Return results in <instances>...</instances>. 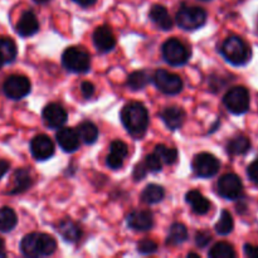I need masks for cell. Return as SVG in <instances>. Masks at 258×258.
Listing matches in <instances>:
<instances>
[{
	"mask_svg": "<svg viewBox=\"0 0 258 258\" xmlns=\"http://www.w3.org/2000/svg\"><path fill=\"white\" fill-rule=\"evenodd\" d=\"M247 174H248L251 181H253L256 185H258V160L253 161L251 165L247 169Z\"/></svg>",
	"mask_w": 258,
	"mask_h": 258,
	"instance_id": "cell-37",
	"label": "cell"
},
{
	"mask_svg": "<svg viewBox=\"0 0 258 258\" xmlns=\"http://www.w3.org/2000/svg\"><path fill=\"white\" fill-rule=\"evenodd\" d=\"M33 185V178L30 175V171L25 168H20L14 171L12 179V185H10L8 194H20L27 191Z\"/></svg>",
	"mask_w": 258,
	"mask_h": 258,
	"instance_id": "cell-19",
	"label": "cell"
},
{
	"mask_svg": "<svg viewBox=\"0 0 258 258\" xmlns=\"http://www.w3.org/2000/svg\"><path fill=\"white\" fill-rule=\"evenodd\" d=\"M191 166H193V171L197 176L207 179L218 174L219 169H221V163L213 154L201 153L196 155Z\"/></svg>",
	"mask_w": 258,
	"mask_h": 258,
	"instance_id": "cell-9",
	"label": "cell"
},
{
	"mask_svg": "<svg viewBox=\"0 0 258 258\" xmlns=\"http://www.w3.org/2000/svg\"><path fill=\"white\" fill-rule=\"evenodd\" d=\"M30 90L32 85L25 76H9L3 83V93L10 100H22L29 95Z\"/></svg>",
	"mask_w": 258,
	"mask_h": 258,
	"instance_id": "cell-8",
	"label": "cell"
},
{
	"mask_svg": "<svg viewBox=\"0 0 258 258\" xmlns=\"http://www.w3.org/2000/svg\"><path fill=\"white\" fill-rule=\"evenodd\" d=\"M160 117L166 125V127H169L170 130H178L181 127L184 120H185V112L180 107L173 106V107L164 108L160 112Z\"/></svg>",
	"mask_w": 258,
	"mask_h": 258,
	"instance_id": "cell-20",
	"label": "cell"
},
{
	"mask_svg": "<svg viewBox=\"0 0 258 258\" xmlns=\"http://www.w3.org/2000/svg\"><path fill=\"white\" fill-rule=\"evenodd\" d=\"M9 169H10L9 161L4 160V159H0V179H2L8 171H9Z\"/></svg>",
	"mask_w": 258,
	"mask_h": 258,
	"instance_id": "cell-41",
	"label": "cell"
},
{
	"mask_svg": "<svg viewBox=\"0 0 258 258\" xmlns=\"http://www.w3.org/2000/svg\"><path fill=\"white\" fill-rule=\"evenodd\" d=\"M127 226L134 231H150L154 226V216L150 211H134L127 217Z\"/></svg>",
	"mask_w": 258,
	"mask_h": 258,
	"instance_id": "cell-18",
	"label": "cell"
},
{
	"mask_svg": "<svg viewBox=\"0 0 258 258\" xmlns=\"http://www.w3.org/2000/svg\"><path fill=\"white\" fill-rule=\"evenodd\" d=\"M208 256L211 258H233L236 256V252L227 242H218L209 249Z\"/></svg>",
	"mask_w": 258,
	"mask_h": 258,
	"instance_id": "cell-32",
	"label": "cell"
},
{
	"mask_svg": "<svg viewBox=\"0 0 258 258\" xmlns=\"http://www.w3.org/2000/svg\"><path fill=\"white\" fill-rule=\"evenodd\" d=\"M149 81V75L145 71H135V72L131 73L127 78V87L133 91H139L143 90L148 86Z\"/></svg>",
	"mask_w": 258,
	"mask_h": 258,
	"instance_id": "cell-30",
	"label": "cell"
},
{
	"mask_svg": "<svg viewBox=\"0 0 258 258\" xmlns=\"http://www.w3.org/2000/svg\"><path fill=\"white\" fill-rule=\"evenodd\" d=\"M57 242L52 236L45 233H29L20 241V251L25 257H47L54 253Z\"/></svg>",
	"mask_w": 258,
	"mask_h": 258,
	"instance_id": "cell-2",
	"label": "cell"
},
{
	"mask_svg": "<svg viewBox=\"0 0 258 258\" xmlns=\"http://www.w3.org/2000/svg\"><path fill=\"white\" fill-rule=\"evenodd\" d=\"M138 251L143 254H151L158 251V244L151 239H143L138 243Z\"/></svg>",
	"mask_w": 258,
	"mask_h": 258,
	"instance_id": "cell-35",
	"label": "cell"
},
{
	"mask_svg": "<svg viewBox=\"0 0 258 258\" xmlns=\"http://www.w3.org/2000/svg\"><path fill=\"white\" fill-rule=\"evenodd\" d=\"M39 30V22L32 10H27L22 14L15 25V32L23 38L32 37Z\"/></svg>",
	"mask_w": 258,
	"mask_h": 258,
	"instance_id": "cell-15",
	"label": "cell"
},
{
	"mask_svg": "<svg viewBox=\"0 0 258 258\" xmlns=\"http://www.w3.org/2000/svg\"><path fill=\"white\" fill-rule=\"evenodd\" d=\"M185 201L191 207L193 212L199 216L207 214L211 209V202L198 190H190L186 193Z\"/></svg>",
	"mask_w": 258,
	"mask_h": 258,
	"instance_id": "cell-22",
	"label": "cell"
},
{
	"mask_svg": "<svg viewBox=\"0 0 258 258\" xmlns=\"http://www.w3.org/2000/svg\"><path fill=\"white\" fill-rule=\"evenodd\" d=\"M55 140L60 149L66 153H75L80 148V136H78L77 130H73L71 127L59 128L55 135Z\"/></svg>",
	"mask_w": 258,
	"mask_h": 258,
	"instance_id": "cell-16",
	"label": "cell"
},
{
	"mask_svg": "<svg viewBox=\"0 0 258 258\" xmlns=\"http://www.w3.org/2000/svg\"><path fill=\"white\" fill-rule=\"evenodd\" d=\"M7 256V248H5L4 239L0 238V258H4Z\"/></svg>",
	"mask_w": 258,
	"mask_h": 258,
	"instance_id": "cell-43",
	"label": "cell"
},
{
	"mask_svg": "<svg viewBox=\"0 0 258 258\" xmlns=\"http://www.w3.org/2000/svg\"><path fill=\"white\" fill-rule=\"evenodd\" d=\"M149 17H150L151 22L160 29L170 30L173 28V20H171L170 14L163 5H153L149 12Z\"/></svg>",
	"mask_w": 258,
	"mask_h": 258,
	"instance_id": "cell-21",
	"label": "cell"
},
{
	"mask_svg": "<svg viewBox=\"0 0 258 258\" xmlns=\"http://www.w3.org/2000/svg\"><path fill=\"white\" fill-rule=\"evenodd\" d=\"M223 102L229 112L234 113V115H242L248 111L249 103H251L248 90L243 86L232 87L224 95Z\"/></svg>",
	"mask_w": 258,
	"mask_h": 258,
	"instance_id": "cell-7",
	"label": "cell"
},
{
	"mask_svg": "<svg viewBox=\"0 0 258 258\" xmlns=\"http://www.w3.org/2000/svg\"><path fill=\"white\" fill-rule=\"evenodd\" d=\"M203 2H209V0H203Z\"/></svg>",
	"mask_w": 258,
	"mask_h": 258,
	"instance_id": "cell-47",
	"label": "cell"
},
{
	"mask_svg": "<svg viewBox=\"0 0 258 258\" xmlns=\"http://www.w3.org/2000/svg\"><path fill=\"white\" fill-rule=\"evenodd\" d=\"M244 254L249 258H258V246L246 244L244 246Z\"/></svg>",
	"mask_w": 258,
	"mask_h": 258,
	"instance_id": "cell-40",
	"label": "cell"
},
{
	"mask_svg": "<svg viewBox=\"0 0 258 258\" xmlns=\"http://www.w3.org/2000/svg\"><path fill=\"white\" fill-rule=\"evenodd\" d=\"M17 54L18 49L14 40L8 37H0V62L3 64L14 62Z\"/></svg>",
	"mask_w": 258,
	"mask_h": 258,
	"instance_id": "cell-24",
	"label": "cell"
},
{
	"mask_svg": "<svg viewBox=\"0 0 258 258\" xmlns=\"http://www.w3.org/2000/svg\"><path fill=\"white\" fill-rule=\"evenodd\" d=\"M18 217L14 209L10 207H3L0 208V232L2 233H9L17 227Z\"/></svg>",
	"mask_w": 258,
	"mask_h": 258,
	"instance_id": "cell-26",
	"label": "cell"
},
{
	"mask_svg": "<svg viewBox=\"0 0 258 258\" xmlns=\"http://www.w3.org/2000/svg\"><path fill=\"white\" fill-rule=\"evenodd\" d=\"M121 122L135 139L145 135L149 126V112L141 102H128L121 110Z\"/></svg>",
	"mask_w": 258,
	"mask_h": 258,
	"instance_id": "cell-1",
	"label": "cell"
},
{
	"mask_svg": "<svg viewBox=\"0 0 258 258\" xmlns=\"http://www.w3.org/2000/svg\"><path fill=\"white\" fill-rule=\"evenodd\" d=\"M57 231H58V233L62 236V238L64 239V241L71 242V243H73V242H77L78 239L81 238V236H82L81 227L78 226L76 222H73L72 219H70V218H67V219H64V221L60 222V223L58 224Z\"/></svg>",
	"mask_w": 258,
	"mask_h": 258,
	"instance_id": "cell-23",
	"label": "cell"
},
{
	"mask_svg": "<svg viewBox=\"0 0 258 258\" xmlns=\"http://www.w3.org/2000/svg\"><path fill=\"white\" fill-rule=\"evenodd\" d=\"M146 173H148V169H146L145 164L140 163L134 169V178H135V180H141V179L145 178Z\"/></svg>",
	"mask_w": 258,
	"mask_h": 258,
	"instance_id": "cell-39",
	"label": "cell"
},
{
	"mask_svg": "<svg viewBox=\"0 0 258 258\" xmlns=\"http://www.w3.org/2000/svg\"><path fill=\"white\" fill-rule=\"evenodd\" d=\"M234 222L233 218H232L231 213L228 211H222L221 217H219L218 222L216 223V232L221 236H227V234L231 233L233 231Z\"/></svg>",
	"mask_w": 258,
	"mask_h": 258,
	"instance_id": "cell-31",
	"label": "cell"
},
{
	"mask_svg": "<svg viewBox=\"0 0 258 258\" xmlns=\"http://www.w3.org/2000/svg\"><path fill=\"white\" fill-rule=\"evenodd\" d=\"M2 67H3V63L0 62V70H2Z\"/></svg>",
	"mask_w": 258,
	"mask_h": 258,
	"instance_id": "cell-46",
	"label": "cell"
},
{
	"mask_svg": "<svg viewBox=\"0 0 258 258\" xmlns=\"http://www.w3.org/2000/svg\"><path fill=\"white\" fill-rule=\"evenodd\" d=\"M251 149V141L246 136H236L227 144V151L231 155H243Z\"/></svg>",
	"mask_w": 258,
	"mask_h": 258,
	"instance_id": "cell-29",
	"label": "cell"
},
{
	"mask_svg": "<svg viewBox=\"0 0 258 258\" xmlns=\"http://www.w3.org/2000/svg\"><path fill=\"white\" fill-rule=\"evenodd\" d=\"M188 257H199L198 253H189Z\"/></svg>",
	"mask_w": 258,
	"mask_h": 258,
	"instance_id": "cell-45",
	"label": "cell"
},
{
	"mask_svg": "<svg viewBox=\"0 0 258 258\" xmlns=\"http://www.w3.org/2000/svg\"><path fill=\"white\" fill-rule=\"evenodd\" d=\"M161 54H163L165 62L174 67L184 66L185 63H188L189 58H190V52L186 45L176 38H171L164 43L163 48H161Z\"/></svg>",
	"mask_w": 258,
	"mask_h": 258,
	"instance_id": "cell-6",
	"label": "cell"
},
{
	"mask_svg": "<svg viewBox=\"0 0 258 258\" xmlns=\"http://www.w3.org/2000/svg\"><path fill=\"white\" fill-rule=\"evenodd\" d=\"M81 92H82V95L86 98H91L93 96V93H95V86L91 82H88V81H85L81 85Z\"/></svg>",
	"mask_w": 258,
	"mask_h": 258,
	"instance_id": "cell-38",
	"label": "cell"
},
{
	"mask_svg": "<svg viewBox=\"0 0 258 258\" xmlns=\"http://www.w3.org/2000/svg\"><path fill=\"white\" fill-rule=\"evenodd\" d=\"M77 134L80 136V140H82L83 143L91 145V144H95L98 139V128L91 121H83L80 125L77 126Z\"/></svg>",
	"mask_w": 258,
	"mask_h": 258,
	"instance_id": "cell-25",
	"label": "cell"
},
{
	"mask_svg": "<svg viewBox=\"0 0 258 258\" xmlns=\"http://www.w3.org/2000/svg\"><path fill=\"white\" fill-rule=\"evenodd\" d=\"M242 191H243L242 180L236 174H224L218 180V193L222 198L234 201L242 196Z\"/></svg>",
	"mask_w": 258,
	"mask_h": 258,
	"instance_id": "cell-11",
	"label": "cell"
},
{
	"mask_svg": "<svg viewBox=\"0 0 258 258\" xmlns=\"http://www.w3.org/2000/svg\"><path fill=\"white\" fill-rule=\"evenodd\" d=\"M188 239V231L183 223H174L169 228L166 243L169 246H179Z\"/></svg>",
	"mask_w": 258,
	"mask_h": 258,
	"instance_id": "cell-27",
	"label": "cell"
},
{
	"mask_svg": "<svg viewBox=\"0 0 258 258\" xmlns=\"http://www.w3.org/2000/svg\"><path fill=\"white\" fill-rule=\"evenodd\" d=\"M62 63L70 72L86 73L90 71L91 58L90 54L82 48L70 47L63 53Z\"/></svg>",
	"mask_w": 258,
	"mask_h": 258,
	"instance_id": "cell-5",
	"label": "cell"
},
{
	"mask_svg": "<svg viewBox=\"0 0 258 258\" xmlns=\"http://www.w3.org/2000/svg\"><path fill=\"white\" fill-rule=\"evenodd\" d=\"M67 112L58 103H48L43 110V121L50 128L62 127L67 121Z\"/></svg>",
	"mask_w": 258,
	"mask_h": 258,
	"instance_id": "cell-13",
	"label": "cell"
},
{
	"mask_svg": "<svg viewBox=\"0 0 258 258\" xmlns=\"http://www.w3.org/2000/svg\"><path fill=\"white\" fill-rule=\"evenodd\" d=\"M154 153L160 158L161 163L165 165H173L178 160V150L174 148H168L165 145H158Z\"/></svg>",
	"mask_w": 258,
	"mask_h": 258,
	"instance_id": "cell-33",
	"label": "cell"
},
{
	"mask_svg": "<svg viewBox=\"0 0 258 258\" xmlns=\"http://www.w3.org/2000/svg\"><path fill=\"white\" fill-rule=\"evenodd\" d=\"M154 83L156 88L165 95H178L183 90V81L175 73L166 70H158L154 75Z\"/></svg>",
	"mask_w": 258,
	"mask_h": 258,
	"instance_id": "cell-10",
	"label": "cell"
},
{
	"mask_svg": "<svg viewBox=\"0 0 258 258\" xmlns=\"http://www.w3.org/2000/svg\"><path fill=\"white\" fill-rule=\"evenodd\" d=\"M127 145L121 140H115L111 143L110 145V154L106 158V164L108 168L113 169H120L122 166L123 160L127 156Z\"/></svg>",
	"mask_w": 258,
	"mask_h": 258,
	"instance_id": "cell-17",
	"label": "cell"
},
{
	"mask_svg": "<svg viewBox=\"0 0 258 258\" xmlns=\"http://www.w3.org/2000/svg\"><path fill=\"white\" fill-rule=\"evenodd\" d=\"M30 153L37 160H48L54 155V144L47 135L40 134L30 141Z\"/></svg>",
	"mask_w": 258,
	"mask_h": 258,
	"instance_id": "cell-12",
	"label": "cell"
},
{
	"mask_svg": "<svg viewBox=\"0 0 258 258\" xmlns=\"http://www.w3.org/2000/svg\"><path fill=\"white\" fill-rule=\"evenodd\" d=\"M207 12L201 7L183 4L176 13V23L184 30H196L207 23Z\"/></svg>",
	"mask_w": 258,
	"mask_h": 258,
	"instance_id": "cell-4",
	"label": "cell"
},
{
	"mask_svg": "<svg viewBox=\"0 0 258 258\" xmlns=\"http://www.w3.org/2000/svg\"><path fill=\"white\" fill-rule=\"evenodd\" d=\"M92 39L96 49L101 53L110 52V50L113 49L116 44L113 32L107 25H101V27L96 28V30L93 32Z\"/></svg>",
	"mask_w": 258,
	"mask_h": 258,
	"instance_id": "cell-14",
	"label": "cell"
},
{
	"mask_svg": "<svg viewBox=\"0 0 258 258\" xmlns=\"http://www.w3.org/2000/svg\"><path fill=\"white\" fill-rule=\"evenodd\" d=\"M221 53L233 66H244L251 59V48L241 37L232 35L223 42Z\"/></svg>",
	"mask_w": 258,
	"mask_h": 258,
	"instance_id": "cell-3",
	"label": "cell"
},
{
	"mask_svg": "<svg viewBox=\"0 0 258 258\" xmlns=\"http://www.w3.org/2000/svg\"><path fill=\"white\" fill-rule=\"evenodd\" d=\"M144 164H145L148 171H151V173H158V171H161V169H163V163H161L160 158L155 153L149 154L145 158Z\"/></svg>",
	"mask_w": 258,
	"mask_h": 258,
	"instance_id": "cell-34",
	"label": "cell"
},
{
	"mask_svg": "<svg viewBox=\"0 0 258 258\" xmlns=\"http://www.w3.org/2000/svg\"><path fill=\"white\" fill-rule=\"evenodd\" d=\"M165 197V190L158 184H149L141 193V199L146 204H156L161 202Z\"/></svg>",
	"mask_w": 258,
	"mask_h": 258,
	"instance_id": "cell-28",
	"label": "cell"
},
{
	"mask_svg": "<svg viewBox=\"0 0 258 258\" xmlns=\"http://www.w3.org/2000/svg\"><path fill=\"white\" fill-rule=\"evenodd\" d=\"M212 241V236L206 231L197 232L196 234V244L199 248H206L209 244V242Z\"/></svg>",
	"mask_w": 258,
	"mask_h": 258,
	"instance_id": "cell-36",
	"label": "cell"
},
{
	"mask_svg": "<svg viewBox=\"0 0 258 258\" xmlns=\"http://www.w3.org/2000/svg\"><path fill=\"white\" fill-rule=\"evenodd\" d=\"M35 3H38V4H47L48 2H50V0H34Z\"/></svg>",
	"mask_w": 258,
	"mask_h": 258,
	"instance_id": "cell-44",
	"label": "cell"
},
{
	"mask_svg": "<svg viewBox=\"0 0 258 258\" xmlns=\"http://www.w3.org/2000/svg\"><path fill=\"white\" fill-rule=\"evenodd\" d=\"M72 2H75L76 4H78L82 8L92 7V5L96 4V0H72Z\"/></svg>",
	"mask_w": 258,
	"mask_h": 258,
	"instance_id": "cell-42",
	"label": "cell"
}]
</instances>
